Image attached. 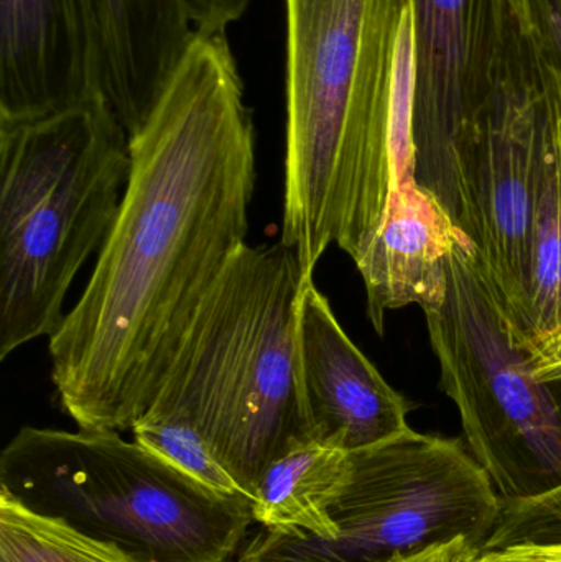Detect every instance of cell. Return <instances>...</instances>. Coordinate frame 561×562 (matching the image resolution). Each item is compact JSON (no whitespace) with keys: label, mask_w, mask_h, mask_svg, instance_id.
<instances>
[{"label":"cell","mask_w":561,"mask_h":562,"mask_svg":"<svg viewBox=\"0 0 561 562\" xmlns=\"http://www.w3.org/2000/svg\"><path fill=\"white\" fill-rule=\"evenodd\" d=\"M128 138L114 226L48 344L59 406L94 431H132L201 301L247 244L256 127L226 35L194 33Z\"/></svg>","instance_id":"6da1fadb"},{"label":"cell","mask_w":561,"mask_h":562,"mask_svg":"<svg viewBox=\"0 0 561 562\" xmlns=\"http://www.w3.org/2000/svg\"><path fill=\"white\" fill-rule=\"evenodd\" d=\"M285 178L280 243L306 279L332 246L352 262L395 184L402 95L415 82L412 0H285Z\"/></svg>","instance_id":"7a4b0ae2"},{"label":"cell","mask_w":561,"mask_h":562,"mask_svg":"<svg viewBox=\"0 0 561 562\" xmlns=\"http://www.w3.org/2000/svg\"><path fill=\"white\" fill-rule=\"evenodd\" d=\"M305 280L292 247L244 244L201 301L145 412L193 426L250 501L277 458L312 441L296 336Z\"/></svg>","instance_id":"3957f363"},{"label":"cell","mask_w":561,"mask_h":562,"mask_svg":"<svg viewBox=\"0 0 561 562\" xmlns=\"http://www.w3.org/2000/svg\"><path fill=\"white\" fill-rule=\"evenodd\" d=\"M128 142L101 94L0 119V360L65 319L69 288L117 217Z\"/></svg>","instance_id":"277c9868"},{"label":"cell","mask_w":561,"mask_h":562,"mask_svg":"<svg viewBox=\"0 0 561 562\" xmlns=\"http://www.w3.org/2000/svg\"><path fill=\"white\" fill-rule=\"evenodd\" d=\"M0 492L137 562H229L256 524L250 498L117 431L23 426L0 456Z\"/></svg>","instance_id":"5b68a950"},{"label":"cell","mask_w":561,"mask_h":562,"mask_svg":"<svg viewBox=\"0 0 561 562\" xmlns=\"http://www.w3.org/2000/svg\"><path fill=\"white\" fill-rule=\"evenodd\" d=\"M424 316L441 390L501 501H530L559 488L561 379H537L467 237L448 257L444 301Z\"/></svg>","instance_id":"8992f818"},{"label":"cell","mask_w":561,"mask_h":562,"mask_svg":"<svg viewBox=\"0 0 561 562\" xmlns=\"http://www.w3.org/2000/svg\"><path fill=\"white\" fill-rule=\"evenodd\" d=\"M503 501L461 439L407 431L349 452V477L332 517L335 541L257 535L239 562H382L434 544L470 541L478 551Z\"/></svg>","instance_id":"52a82bcc"},{"label":"cell","mask_w":561,"mask_h":562,"mask_svg":"<svg viewBox=\"0 0 561 562\" xmlns=\"http://www.w3.org/2000/svg\"><path fill=\"white\" fill-rule=\"evenodd\" d=\"M553 75L556 59L517 10L496 85L461 148L460 231L506 310L514 337L529 301L534 216L549 151Z\"/></svg>","instance_id":"ba28073f"},{"label":"cell","mask_w":561,"mask_h":562,"mask_svg":"<svg viewBox=\"0 0 561 562\" xmlns=\"http://www.w3.org/2000/svg\"><path fill=\"white\" fill-rule=\"evenodd\" d=\"M412 173L460 231L461 148L503 68L517 25V0H412Z\"/></svg>","instance_id":"9c48e42d"},{"label":"cell","mask_w":561,"mask_h":562,"mask_svg":"<svg viewBox=\"0 0 561 562\" xmlns=\"http://www.w3.org/2000/svg\"><path fill=\"white\" fill-rule=\"evenodd\" d=\"M296 336L312 441L355 452L411 428L414 405L349 339L315 279L303 283Z\"/></svg>","instance_id":"30bf717a"},{"label":"cell","mask_w":561,"mask_h":562,"mask_svg":"<svg viewBox=\"0 0 561 562\" xmlns=\"http://www.w3.org/2000/svg\"><path fill=\"white\" fill-rule=\"evenodd\" d=\"M94 94L81 0H0V119L40 117Z\"/></svg>","instance_id":"8fae6325"},{"label":"cell","mask_w":561,"mask_h":562,"mask_svg":"<svg viewBox=\"0 0 561 562\" xmlns=\"http://www.w3.org/2000/svg\"><path fill=\"white\" fill-rule=\"evenodd\" d=\"M98 91L128 137L144 125L193 40L187 0H81Z\"/></svg>","instance_id":"7c38bea8"},{"label":"cell","mask_w":561,"mask_h":562,"mask_svg":"<svg viewBox=\"0 0 561 562\" xmlns=\"http://www.w3.org/2000/svg\"><path fill=\"white\" fill-rule=\"evenodd\" d=\"M460 237L447 211L414 177L395 183L381 227L355 262L375 333L384 334L391 311L412 304L427 311L444 301L448 257Z\"/></svg>","instance_id":"4fadbf2b"},{"label":"cell","mask_w":561,"mask_h":562,"mask_svg":"<svg viewBox=\"0 0 561 562\" xmlns=\"http://www.w3.org/2000/svg\"><path fill=\"white\" fill-rule=\"evenodd\" d=\"M349 477V452L316 441L300 442L263 472L253 512L256 524L279 535L335 541L332 517Z\"/></svg>","instance_id":"5bb4252c"},{"label":"cell","mask_w":561,"mask_h":562,"mask_svg":"<svg viewBox=\"0 0 561 562\" xmlns=\"http://www.w3.org/2000/svg\"><path fill=\"white\" fill-rule=\"evenodd\" d=\"M516 340L529 353L537 379L543 380L561 353V68L557 61L549 151L534 216L529 301Z\"/></svg>","instance_id":"9a60e30c"},{"label":"cell","mask_w":561,"mask_h":562,"mask_svg":"<svg viewBox=\"0 0 561 562\" xmlns=\"http://www.w3.org/2000/svg\"><path fill=\"white\" fill-rule=\"evenodd\" d=\"M0 562H137L0 492Z\"/></svg>","instance_id":"2e32d148"},{"label":"cell","mask_w":561,"mask_h":562,"mask_svg":"<svg viewBox=\"0 0 561 562\" xmlns=\"http://www.w3.org/2000/svg\"><path fill=\"white\" fill-rule=\"evenodd\" d=\"M132 435L138 445L204 487L224 495L247 497L233 475L217 461L203 436L187 422L145 413L135 423Z\"/></svg>","instance_id":"e0dca14e"},{"label":"cell","mask_w":561,"mask_h":562,"mask_svg":"<svg viewBox=\"0 0 561 562\" xmlns=\"http://www.w3.org/2000/svg\"><path fill=\"white\" fill-rule=\"evenodd\" d=\"M520 543H561V485L530 501L503 502L500 520L481 551Z\"/></svg>","instance_id":"ac0fdd59"},{"label":"cell","mask_w":561,"mask_h":562,"mask_svg":"<svg viewBox=\"0 0 561 562\" xmlns=\"http://www.w3.org/2000/svg\"><path fill=\"white\" fill-rule=\"evenodd\" d=\"M517 10L561 68V0H517Z\"/></svg>","instance_id":"d6986e66"},{"label":"cell","mask_w":561,"mask_h":562,"mask_svg":"<svg viewBox=\"0 0 561 562\" xmlns=\"http://www.w3.org/2000/svg\"><path fill=\"white\" fill-rule=\"evenodd\" d=\"M253 0H187L197 32L226 35V30L249 9Z\"/></svg>","instance_id":"ffe728a7"},{"label":"cell","mask_w":561,"mask_h":562,"mask_svg":"<svg viewBox=\"0 0 561 562\" xmlns=\"http://www.w3.org/2000/svg\"><path fill=\"white\" fill-rule=\"evenodd\" d=\"M471 562H561V543H520L481 551Z\"/></svg>","instance_id":"44dd1931"},{"label":"cell","mask_w":561,"mask_h":562,"mask_svg":"<svg viewBox=\"0 0 561 562\" xmlns=\"http://www.w3.org/2000/svg\"><path fill=\"white\" fill-rule=\"evenodd\" d=\"M478 554L480 551L470 541L460 538V540L434 544L414 553L397 554L382 562H471Z\"/></svg>","instance_id":"7402d4cb"}]
</instances>
